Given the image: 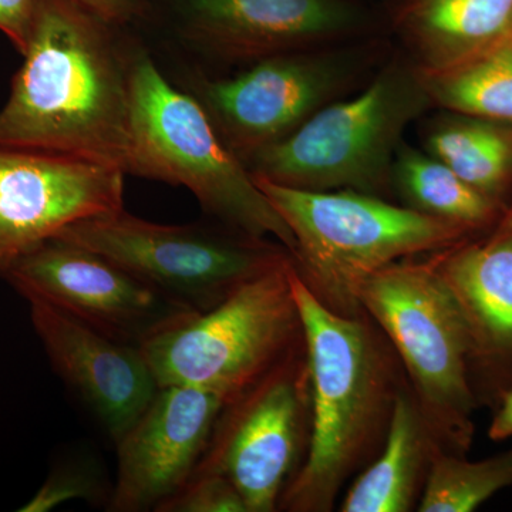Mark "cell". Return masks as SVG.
Listing matches in <instances>:
<instances>
[{
    "instance_id": "cell-19",
    "label": "cell",
    "mask_w": 512,
    "mask_h": 512,
    "mask_svg": "<svg viewBox=\"0 0 512 512\" xmlns=\"http://www.w3.org/2000/svg\"><path fill=\"white\" fill-rule=\"evenodd\" d=\"M426 153L507 210L512 187V123L470 114H441L424 134Z\"/></svg>"
},
{
    "instance_id": "cell-24",
    "label": "cell",
    "mask_w": 512,
    "mask_h": 512,
    "mask_svg": "<svg viewBox=\"0 0 512 512\" xmlns=\"http://www.w3.org/2000/svg\"><path fill=\"white\" fill-rule=\"evenodd\" d=\"M100 483L90 468L69 464L50 474L39 491L20 508V512H47L67 501L99 497Z\"/></svg>"
},
{
    "instance_id": "cell-30",
    "label": "cell",
    "mask_w": 512,
    "mask_h": 512,
    "mask_svg": "<svg viewBox=\"0 0 512 512\" xmlns=\"http://www.w3.org/2000/svg\"><path fill=\"white\" fill-rule=\"evenodd\" d=\"M510 35L512 36V26H511V33H510Z\"/></svg>"
},
{
    "instance_id": "cell-27",
    "label": "cell",
    "mask_w": 512,
    "mask_h": 512,
    "mask_svg": "<svg viewBox=\"0 0 512 512\" xmlns=\"http://www.w3.org/2000/svg\"><path fill=\"white\" fill-rule=\"evenodd\" d=\"M488 437L493 441L512 437V389L503 394V400L488 429Z\"/></svg>"
},
{
    "instance_id": "cell-29",
    "label": "cell",
    "mask_w": 512,
    "mask_h": 512,
    "mask_svg": "<svg viewBox=\"0 0 512 512\" xmlns=\"http://www.w3.org/2000/svg\"><path fill=\"white\" fill-rule=\"evenodd\" d=\"M416 2H419V0H402V2H400L399 9L404 8V6L413 5V3H416Z\"/></svg>"
},
{
    "instance_id": "cell-5",
    "label": "cell",
    "mask_w": 512,
    "mask_h": 512,
    "mask_svg": "<svg viewBox=\"0 0 512 512\" xmlns=\"http://www.w3.org/2000/svg\"><path fill=\"white\" fill-rule=\"evenodd\" d=\"M357 303L390 340L424 420L444 451L466 456L476 397L473 340L431 258L384 266L357 286Z\"/></svg>"
},
{
    "instance_id": "cell-10",
    "label": "cell",
    "mask_w": 512,
    "mask_h": 512,
    "mask_svg": "<svg viewBox=\"0 0 512 512\" xmlns=\"http://www.w3.org/2000/svg\"><path fill=\"white\" fill-rule=\"evenodd\" d=\"M366 63L365 49L336 45L266 57L221 76L174 74L168 80L200 104L244 164L348 92Z\"/></svg>"
},
{
    "instance_id": "cell-6",
    "label": "cell",
    "mask_w": 512,
    "mask_h": 512,
    "mask_svg": "<svg viewBox=\"0 0 512 512\" xmlns=\"http://www.w3.org/2000/svg\"><path fill=\"white\" fill-rule=\"evenodd\" d=\"M430 106L416 64L390 63L362 93L323 107L244 165L252 177L284 187L383 197L404 131Z\"/></svg>"
},
{
    "instance_id": "cell-20",
    "label": "cell",
    "mask_w": 512,
    "mask_h": 512,
    "mask_svg": "<svg viewBox=\"0 0 512 512\" xmlns=\"http://www.w3.org/2000/svg\"><path fill=\"white\" fill-rule=\"evenodd\" d=\"M392 187L406 207L458 225L471 234L494 228L505 211L446 164L404 141L394 157Z\"/></svg>"
},
{
    "instance_id": "cell-3",
    "label": "cell",
    "mask_w": 512,
    "mask_h": 512,
    "mask_svg": "<svg viewBox=\"0 0 512 512\" xmlns=\"http://www.w3.org/2000/svg\"><path fill=\"white\" fill-rule=\"evenodd\" d=\"M130 90L126 175L185 187L211 220L252 237H274L292 256L291 229L247 167L224 146L200 104L168 80L137 36L131 46Z\"/></svg>"
},
{
    "instance_id": "cell-16",
    "label": "cell",
    "mask_w": 512,
    "mask_h": 512,
    "mask_svg": "<svg viewBox=\"0 0 512 512\" xmlns=\"http://www.w3.org/2000/svg\"><path fill=\"white\" fill-rule=\"evenodd\" d=\"M473 340V362L512 363V237L463 242L434 252Z\"/></svg>"
},
{
    "instance_id": "cell-1",
    "label": "cell",
    "mask_w": 512,
    "mask_h": 512,
    "mask_svg": "<svg viewBox=\"0 0 512 512\" xmlns=\"http://www.w3.org/2000/svg\"><path fill=\"white\" fill-rule=\"evenodd\" d=\"M79 0H39L0 110V144L73 154L126 173L134 36Z\"/></svg>"
},
{
    "instance_id": "cell-23",
    "label": "cell",
    "mask_w": 512,
    "mask_h": 512,
    "mask_svg": "<svg viewBox=\"0 0 512 512\" xmlns=\"http://www.w3.org/2000/svg\"><path fill=\"white\" fill-rule=\"evenodd\" d=\"M157 512H248L237 487L221 474H192Z\"/></svg>"
},
{
    "instance_id": "cell-17",
    "label": "cell",
    "mask_w": 512,
    "mask_h": 512,
    "mask_svg": "<svg viewBox=\"0 0 512 512\" xmlns=\"http://www.w3.org/2000/svg\"><path fill=\"white\" fill-rule=\"evenodd\" d=\"M439 440L424 420L409 383L394 403L389 433L380 453L350 485L342 512L417 510Z\"/></svg>"
},
{
    "instance_id": "cell-28",
    "label": "cell",
    "mask_w": 512,
    "mask_h": 512,
    "mask_svg": "<svg viewBox=\"0 0 512 512\" xmlns=\"http://www.w3.org/2000/svg\"><path fill=\"white\" fill-rule=\"evenodd\" d=\"M508 237H512V202L510 207H507V210L501 215L500 221L497 222V225H495L493 231H491L488 239H503Z\"/></svg>"
},
{
    "instance_id": "cell-18",
    "label": "cell",
    "mask_w": 512,
    "mask_h": 512,
    "mask_svg": "<svg viewBox=\"0 0 512 512\" xmlns=\"http://www.w3.org/2000/svg\"><path fill=\"white\" fill-rule=\"evenodd\" d=\"M416 66L440 70L510 36L512 0H419L397 9Z\"/></svg>"
},
{
    "instance_id": "cell-2",
    "label": "cell",
    "mask_w": 512,
    "mask_h": 512,
    "mask_svg": "<svg viewBox=\"0 0 512 512\" xmlns=\"http://www.w3.org/2000/svg\"><path fill=\"white\" fill-rule=\"evenodd\" d=\"M291 281L311 375V434L278 510L329 512L342 488L382 450L407 379L392 343L365 311L333 312L293 262Z\"/></svg>"
},
{
    "instance_id": "cell-4",
    "label": "cell",
    "mask_w": 512,
    "mask_h": 512,
    "mask_svg": "<svg viewBox=\"0 0 512 512\" xmlns=\"http://www.w3.org/2000/svg\"><path fill=\"white\" fill-rule=\"evenodd\" d=\"M254 178L295 238L293 266L323 305L362 312L357 286L384 266L471 241L467 229L352 190L308 191Z\"/></svg>"
},
{
    "instance_id": "cell-7",
    "label": "cell",
    "mask_w": 512,
    "mask_h": 512,
    "mask_svg": "<svg viewBox=\"0 0 512 512\" xmlns=\"http://www.w3.org/2000/svg\"><path fill=\"white\" fill-rule=\"evenodd\" d=\"M291 268L289 256L210 311L191 313L144 342L158 387H194L227 403L302 345Z\"/></svg>"
},
{
    "instance_id": "cell-15",
    "label": "cell",
    "mask_w": 512,
    "mask_h": 512,
    "mask_svg": "<svg viewBox=\"0 0 512 512\" xmlns=\"http://www.w3.org/2000/svg\"><path fill=\"white\" fill-rule=\"evenodd\" d=\"M26 301L33 328L53 369L79 394L116 444L160 389L143 352L50 303Z\"/></svg>"
},
{
    "instance_id": "cell-8",
    "label": "cell",
    "mask_w": 512,
    "mask_h": 512,
    "mask_svg": "<svg viewBox=\"0 0 512 512\" xmlns=\"http://www.w3.org/2000/svg\"><path fill=\"white\" fill-rule=\"evenodd\" d=\"M57 237L99 252L195 313L210 311L291 256L279 242L222 222L164 225L124 208L74 222Z\"/></svg>"
},
{
    "instance_id": "cell-25",
    "label": "cell",
    "mask_w": 512,
    "mask_h": 512,
    "mask_svg": "<svg viewBox=\"0 0 512 512\" xmlns=\"http://www.w3.org/2000/svg\"><path fill=\"white\" fill-rule=\"evenodd\" d=\"M37 2L39 0H0V32L9 37L20 55L28 45Z\"/></svg>"
},
{
    "instance_id": "cell-14",
    "label": "cell",
    "mask_w": 512,
    "mask_h": 512,
    "mask_svg": "<svg viewBox=\"0 0 512 512\" xmlns=\"http://www.w3.org/2000/svg\"><path fill=\"white\" fill-rule=\"evenodd\" d=\"M225 400L185 386L160 387L117 441L111 512L157 511L177 493L204 454Z\"/></svg>"
},
{
    "instance_id": "cell-21",
    "label": "cell",
    "mask_w": 512,
    "mask_h": 512,
    "mask_svg": "<svg viewBox=\"0 0 512 512\" xmlns=\"http://www.w3.org/2000/svg\"><path fill=\"white\" fill-rule=\"evenodd\" d=\"M419 73L433 106L512 123L511 35L464 62Z\"/></svg>"
},
{
    "instance_id": "cell-22",
    "label": "cell",
    "mask_w": 512,
    "mask_h": 512,
    "mask_svg": "<svg viewBox=\"0 0 512 512\" xmlns=\"http://www.w3.org/2000/svg\"><path fill=\"white\" fill-rule=\"evenodd\" d=\"M512 485V448L498 456L468 461L437 451L417 511L470 512Z\"/></svg>"
},
{
    "instance_id": "cell-9",
    "label": "cell",
    "mask_w": 512,
    "mask_h": 512,
    "mask_svg": "<svg viewBox=\"0 0 512 512\" xmlns=\"http://www.w3.org/2000/svg\"><path fill=\"white\" fill-rule=\"evenodd\" d=\"M165 76H221L266 57L342 45L373 15L359 0H168Z\"/></svg>"
},
{
    "instance_id": "cell-26",
    "label": "cell",
    "mask_w": 512,
    "mask_h": 512,
    "mask_svg": "<svg viewBox=\"0 0 512 512\" xmlns=\"http://www.w3.org/2000/svg\"><path fill=\"white\" fill-rule=\"evenodd\" d=\"M101 18L120 26H128L143 18L144 0H79Z\"/></svg>"
},
{
    "instance_id": "cell-11",
    "label": "cell",
    "mask_w": 512,
    "mask_h": 512,
    "mask_svg": "<svg viewBox=\"0 0 512 512\" xmlns=\"http://www.w3.org/2000/svg\"><path fill=\"white\" fill-rule=\"evenodd\" d=\"M311 416V375L303 342L225 403L192 474H221L237 487L248 512H274L305 458Z\"/></svg>"
},
{
    "instance_id": "cell-12",
    "label": "cell",
    "mask_w": 512,
    "mask_h": 512,
    "mask_svg": "<svg viewBox=\"0 0 512 512\" xmlns=\"http://www.w3.org/2000/svg\"><path fill=\"white\" fill-rule=\"evenodd\" d=\"M3 279L23 298L50 303L137 348L195 313L99 252L57 235L23 255Z\"/></svg>"
},
{
    "instance_id": "cell-13",
    "label": "cell",
    "mask_w": 512,
    "mask_h": 512,
    "mask_svg": "<svg viewBox=\"0 0 512 512\" xmlns=\"http://www.w3.org/2000/svg\"><path fill=\"white\" fill-rule=\"evenodd\" d=\"M124 180L117 165L0 144V279L74 222L124 208Z\"/></svg>"
}]
</instances>
